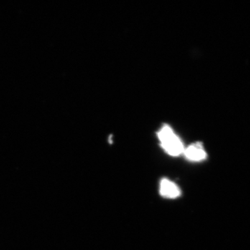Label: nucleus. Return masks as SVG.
Segmentation results:
<instances>
[{
    "mask_svg": "<svg viewBox=\"0 0 250 250\" xmlns=\"http://www.w3.org/2000/svg\"><path fill=\"white\" fill-rule=\"evenodd\" d=\"M160 193L166 198L174 199L181 195V190L173 182L169 179H164L160 184Z\"/></svg>",
    "mask_w": 250,
    "mask_h": 250,
    "instance_id": "obj_3",
    "label": "nucleus"
},
{
    "mask_svg": "<svg viewBox=\"0 0 250 250\" xmlns=\"http://www.w3.org/2000/svg\"><path fill=\"white\" fill-rule=\"evenodd\" d=\"M161 146L171 156H179L184 152V145L168 125H164L158 133Z\"/></svg>",
    "mask_w": 250,
    "mask_h": 250,
    "instance_id": "obj_1",
    "label": "nucleus"
},
{
    "mask_svg": "<svg viewBox=\"0 0 250 250\" xmlns=\"http://www.w3.org/2000/svg\"><path fill=\"white\" fill-rule=\"evenodd\" d=\"M184 154L188 160L192 161H201L207 158L203 146L200 143H195L184 149Z\"/></svg>",
    "mask_w": 250,
    "mask_h": 250,
    "instance_id": "obj_2",
    "label": "nucleus"
}]
</instances>
